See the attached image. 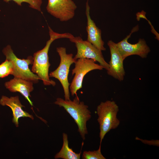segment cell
Returning <instances> with one entry per match:
<instances>
[{
	"instance_id": "15",
	"label": "cell",
	"mask_w": 159,
	"mask_h": 159,
	"mask_svg": "<svg viewBox=\"0 0 159 159\" xmlns=\"http://www.w3.org/2000/svg\"><path fill=\"white\" fill-rule=\"evenodd\" d=\"M14 70V66L10 61L6 59L0 64V78L6 77L11 74Z\"/></svg>"
},
{
	"instance_id": "2",
	"label": "cell",
	"mask_w": 159,
	"mask_h": 159,
	"mask_svg": "<svg viewBox=\"0 0 159 159\" xmlns=\"http://www.w3.org/2000/svg\"><path fill=\"white\" fill-rule=\"evenodd\" d=\"M54 103L63 107L73 119L77 125L78 132L82 139L85 140V135L88 133L87 123L91 117L88 106L83 102L80 101L77 96H76L72 100L58 98Z\"/></svg>"
},
{
	"instance_id": "13",
	"label": "cell",
	"mask_w": 159,
	"mask_h": 159,
	"mask_svg": "<svg viewBox=\"0 0 159 159\" xmlns=\"http://www.w3.org/2000/svg\"><path fill=\"white\" fill-rule=\"evenodd\" d=\"M6 88L12 92L20 93L33 106V103L29 97L30 93L33 90V82L21 78L14 77L4 84Z\"/></svg>"
},
{
	"instance_id": "14",
	"label": "cell",
	"mask_w": 159,
	"mask_h": 159,
	"mask_svg": "<svg viewBox=\"0 0 159 159\" xmlns=\"http://www.w3.org/2000/svg\"><path fill=\"white\" fill-rule=\"evenodd\" d=\"M63 143L62 148L60 151L57 153L54 156L56 159H80L81 154V150L84 143H82V148L80 152L76 153L72 148H69L67 135L63 133L62 134Z\"/></svg>"
},
{
	"instance_id": "17",
	"label": "cell",
	"mask_w": 159,
	"mask_h": 159,
	"mask_svg": "<svg viewBox=\"0 0 159 159\" xmlns=\"http://www.w3.org/2000/svg\"><path fill=\"white\" fill-rule=\"evenodd\" d=\"M82 158L83 159H105L101 152V145L98 149L94 151H85L82 153Z\"/></svg>"
},
{
	"instance_id": "1",
	"label": "cell",
	"mask_w": 159,
	"mask_h": 159,
	"mask_svg": "<svg viewBox=\"0 0 159 159\" xmlns=\"http://www.w3.org/2000/svg\"><path fill=\"white\" fill-rule=\"evenodd\" d=\"M48 28L50 38L47 41L44 48L34 54L32 71L36 74L40 80L43 81L44 85L54 86L56 83L49 79V74L50 64L49 62L48 53L50 46L56 39L63 38L69 39L73 38L74 36L69 33H58L54 32L49 26Z\"/></svg>"
},
{
	"instance_id": "12",
	"label": "cell",
	"mask_w": 159,
	"mask_h": 159,
	"mask_svg": "<svg viewBox=\"0 0 159 159\" xmlns=\"http://www.w3.org/2000/svg\"><path fill=\"white\" fill-rule=\"evenodd\" d=\"M0 104L3 106H8L11 108L12 111V122L17 127L19 126V119L21 117H29L34 120L32 115L22 109L24 106L21 104L18 96L9 97L2 96L0 99Z\"/></svg>"
},
{
	"instance_id": "3",
	"label": "cell",
	"mask_w": 159,
	"mask_h": 159,
	"mask_svg": "<svg viewBox=\"0 0 159 159\" xmlns=\"http://www.w3.org/2000/svg\"><path fill=\"white\" fill-rule=\"evenodd\" d=\"M97 121L100 126V145L106 134L111 130L115 129L119 125L120 121L117 117L119 107L114 101L101 102L96 109Z\"/></svg>"
},
{
	"instance_id": "5",
	"label": "cell",
	"mask_w": 159,
	"mask_h": 159,
	"mask_svg": "<svg viewBox=\"0 0 159 159\" xmlns=\"http://www.w3.org/2000/svg\"><path fill=\"white\" fill-rule=\"evenodd\" d=\"M2 52L6 59L11 62L13 65L14 70L12 75L14 77L21 78L34 83L38 82L40 80L38 76L29 68V65L33 64V57L29 56L26 59L18 58L9 45L4 48Z\"/></svg>"
},
{
	"instance_id": "7",
	"label": "cell",
	"mask_w": 159,
	"mask_h": 159,
	"mask_svg": "<svg viewBox=\"0 0 159 159\" xmlns=\"http://www.w3.org/2000/svg\"><path fill=\"white\" fill-rule=\"evenodd\" d=\"M75 44L77 52L74 57L77 60L80 58L91 59L98 62L107 71L109 64L105 60L102 51L99 50L88 41L83 40L80 37H74L69 39Z\"/></svg>"
},
{
	"instance_id": "8",
	"label": "cell",
	"mask_w": 159,
	"mask_h": 159,
	"mask_svg": "<svg viewBox=\"0 0 159 159\" xmlns=\"http://www.w3.org/2000/svg\"><path fill=\"white\" fill-rule=\"evenodd\" d=\"M138 25L134 27L130 34L125 38L116 43L124 60L127 57L133 55H138L142 58H145L150 51L149 47L144 39H140L138 42L135 44H131L128 42V39L133 33L138 30Z\"/></svg>"
},
{
	"instance_id": "4",
	"label": "cell",
	"mask_w": 159,
	"mask_h": 159,
	"mask_svg": "<svg viewBox=\"0 0 159 159\" xmlns=\"http://www.w3.org/2000/svg\"><path fill=\"white\" fill-rule=\"evenodd\" d=\"M57 52L60 57L59 64L54 71L49 74V77H54L61 83L64 91V100H70L69 83L68 76L71 65L75 63L76 60L73 57L72 54H67L66 48L63 47H57Z\"/></svg>"
},
{
	"instance_id": "16",
	"label": "cell",
	"mask_w": 159,
	"mask_h": 159,
	"mask_svg": "<svg viewBox=\"0 0 159 159\" xmlns=\"http://www.w3.org/2000/svg\"><path fill=\"white\" fill-rule=\"evenodd\" d=\"M6 2H9L10 1H13L19 6L22 5L23 2L28 3L30 7L33 9L41 11V6L42 0H3Z\"/></svg>"
},
{
	"instance_id": "9",
	"label": "cell",
	"mask_w": 159,
	"mask_h": 159,
	"mask_svg": "<svg viewBox=\"0 0 159 159\" xmlns=\"http://www.w3.org/2000/svg\"><path fill=\"white\" fill-rule=\"evenodd\" d=\"M77 8L72 0H48L46 6L47 12L61 21L72 19Z\"/></svg>"
},
{
	"instance_id": "10",
	"label": "cell",
	"mask_w": 159,
	"mask_h": 159,
	"mask_svg": "<svg viewBox=\"0 0 159 159\" xmlns=\"http://www.w3.org/2000/svg\"><path fill=\"white\" fill-rule=\"evenodd\" d=\"M107 45L110 49L111 58L107 72L108 75L120 81L123 80L125 75L123 59L116 43L110 40Z\"/></svg>"
},
{
	"instance_id": "6",
	"label": "cell",
	"mask_w": 159,
	"mask_h": 159,
	"mask_svg": "<svg viewBox=\"0 0 159 159\" xmlns=\"http://www.w3.org/2000/svg\"><path fill=\"white\" fill-rule=\"evenodd\" d=\"M96 62L93 59L87 58H80L76 60L72 72V75L74 76L69 86L72 96H77V92L82 88L84 78L88 73L94 70L103 69V67Z\"/></svg>"
},
{
	"instance_id": "11",
	"label": "cell",
	"mask_w": 159,
	"mask_h": 159,
	"mask_svg": "<svg viewBox=\"0 0 159 159\" xmlns=\"http://www.w3.org/2000/svg\"><path fill=\"white\" fill-rule=\"evenodd\" d=\"M90 6L87 0L86 4V15L87 18L86 31L87 33V41L101 51H105L104 42L101 37V31L96 25L90 15Z\"/></svg>"
}]
</instances>
